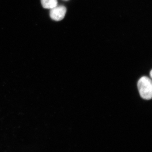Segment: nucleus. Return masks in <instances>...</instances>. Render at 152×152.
<instances>
[{
  "instance_id": "nucleus-1",
  "label": "nucleus",
  "mask_w": 152,
  "mask_h": 152,
  "mask_svg": "<svg viewBox=\"0 0 152 152\" xmlns=\"http://www.w3.org/2000/svg\"><path fill=\"white\" fill-rule=\"evenodd\" d=\"M139 93L143 99L151 100L152 99V80L148 77H142L137 83Z\"/></svg>"
},
{
  "instance_id": "nucleus-2",
  "label": "nucleus",
  "mask_w": 152,
  "mask_h": 152,
  "mask_svg": "<svg viewBox=\"0 0 152 152\" xmlns=\"http://www.w3.org/2000/svg\"><path fill=\"white\" fill-rule=\"evenodd\" d=\"M66 9L64 6H57L50 9V15L51 18L54 20L61 21L65 16Z\"/></svg>"
},
{
  "instance_id": "nucleus-3",
  "label": "nucleus",
  "mask_w": 152,
  "mask_h": 152,
  "mask_svg": "<svg viewBox=\"0 0 152 152\" xmlns=\"http://www.w3.org/2000/svg\"><path fill=\"white\" fill-rule=\"evenodd\" d=\"M41 4L45 9H51L58 6V0H41Z\"/></svg>"
},
{
  "instance_id": "nucleus-4",
  "label": "nucleus",
  "mask_w": 152,
  "mask_h": 152,
  "mask_svg": "<svg viewBox=\"0 0 152 152\" xmlns=\"http://www.w3.org/2000/svg\"><path fill=\"white\" fill-rule=\"evenodd\" d=\"M150 77H151L152 79V70L151 71V72H150Z\"/></svg>"
}]
</instances>
